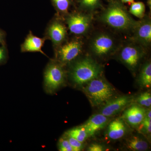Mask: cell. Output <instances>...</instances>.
I'll use <instances>...</instances> for the list:
<instances>
[{"label":"cell","mask_w":151,"mask_h":151,"mask_svg":"<svg viewBox=\"0 0 151 151\" xmlns=\"http://www.w3.org/2000/svg\"><path fill=\"white\" fill-rule=\"evenodd\" d=\"M100 21L113 29L120 31L132 30L137 21L119 3H112L101 14Z\"/></svg>","instance_id":"cell-1"},{"label":"cell","mask_w":151,"mask_h":151,"mask_svg":"<svg viewBox=\"0 0 151 151\" xmlns=\"http://www.w3.org/2000/svg\"><path fill=\"white\" fill-rule=\"evenodd\" d=\"M102 72L101 66L89 57L77 60L70 68V76L75 84L81 85L99 77Z\"/></svg>","instance_id":"cell-2"},{"label":"cell","mask_w":151,"mask_h":151,"mask_svg":"<svg viewBox=\"0 0 151 151\" xmlns=\"http://www.w3.org/2000/svg\"><path fill=\"white\" fill-rule=\"evenodd\" d=\"M83 88L84 92L92 106L104 105L112 99L115 90L113 86L104 79L94 78L87 82Z\"/></svg>","instance_id":"cell-3"},{"label":"cell","mask_w":151,"mask_h":151,"mask_svg":"<svg viewBox=\"0 0 151 151\" xmlns=\"http://www.w3.org/2000/svg\"><path fill=\"white\" fill-rule=\"evenodd\" d=\"M116 39L106 32L95 34L90 40L89 49L91 52L99 57L109 56L116 52L119 47Z\"/></svg>","instance_id":"cell-4"},{"label":"cell","mask_w":151,"mask_h":151,"mask_svg":"<svg viewBox=\"0 0 151 151\" xmlns=\"http://www.w3.org/2000/svg\"><path fill=\"white\" fill-rule=\"evenodd\" d=\"M144 47L133 41L118 48L119 59L128 68L134 71L145 54Z\"/></svg>","instance_id":"cell-5"},{"label":"cell","mask_w":151,"mask_h":151,"mask_svg":"<svg viewBox=\"0 0 151 151\" xmlns=\"http://www.w3.org/2000/svg\"><path fill=\"white\" fill-rule=\"evenodd\" d=\"M63 65L57 61H51L47 66L44 73V82L47 92L52 93L65 81V71Z\"/></svg>","instance_id":"cell-6"},{"label":"cell","mask_w":151,"mask_h":151,"mask_svg":"<svg viewBox=\"0 0 151 151\" xmlns=\"http://www.w3.org/2000/svg\"><path fill=\"white\" fill-rule=\"evenodd\" d=\"M83 43L77 39H73L64 43L55 50L57 61L62 65L73 61L80 54Z\"/></svg>","instance_id":"cell-7"},{"label":"cell","mask_w":151,"mask_h":151,"mask_svg":"<svg viewBox=\"0 0 151 151\" xmlns=\"http://www.w3.org/2000/svg\"><path fill=\"white\" fill-rule=\"evenodd\" d=\"M92 17L89 14L75 12L69 14L65 18V22L70 32L76 35H82L89 29Z\"/></svg>","instance_id":"cell-8"},{"label":"cell","mask_w":151,"mask_h":151,"mask_svg":"<svg viewBox=\"0 0 151 151\" xmlns=\"http://www.w3.org/2000/svg\"><path fill=\"white\" fill-rule=\"evenodd\" d=\"M67 29L60 19L52 20L47 27L45 37L52 41L55 50L65 42L67 37Z\"/></svg>","instance_id":"cell-9"},{"label":"cell","mask_w":151,"mask_h":151,"mask_svg":"<svg viewBox=\"0 0 151 151\" xmlns=\"http://www.w3.org/2000/svg\"><path fill=\"white\" fill-rule=\"evenodd\" d=\"M134 33L133 41L143 47L150 45L151 42V22L149 18L141 19L137 22L134 27L132 29Z\"/></svg>","instance_id":"cell-10"},{"label":"cell","mask_w":151,"mask_h":151,"mask_svg":"<svg viewBox=\"0 0 151 151\" xmlns=\"http://www.w3.org/2000/svg\"><path fill=\"white\" fill-rule=\"evenodd\" d=\"M133 100L132 96L127 95L111 99L103 105L100 113L108 117L115 116L129 105Z\"/></svg>","instance_id":"cell-11"},{"label":"cell","mask_w":151,"mask_h":151,"mask_svg":"<svg viewBox=\"0 0 151 151\" xmlns=\"http://www.w3.org/2000/svg\"><path fill=\"white\" fill-rule=\"evenodd\" d=\"M146 111L142 106L134 104L124 111L123 119L133 127H138L145 117Z\"/></svg>","instance_id":"cell-12"},{"label":"cell","mask_w":151,"mask_h":151,"mask_svg":"<svg viewBox=\"0 0 151 151\" xmlns=\"http://www.w3.org/2000/svg\"><path fill=\"white\" fill-rule=\"evenodd\" d=\"M46 40L45 37L43 38L38 37L30 31L21 45V50L22 52H39L46 55L42 50Z\"/></svg>","instance_id":"cell-13"},{"label":"cell","mask_w":151,"mask_h":151,"mask_svg":"<svg viewBox=\"0 0 151 151\" xmlns=\"http://www.w3.org/2000/svg\"><path fill=\"white\" fill-rule=\"evenodd\" d=\"M108 117L101 113L94 114L81 127L86 130L89 137H92L96 132L103 129L108 124Z\"/></svg>","instance_id":"cell-14"},{"label":"cell","mask_w":151,"mask_h":151,"mask_svg":"<svg viewBox=\"0 0 151 151\" xmlns=\"http://www.w3.org/2000/svg\"><path fill=\"white\" fill-rule=\"evenodd\" d=\"M123 118H118L111 122L107 128L108 137L116 140L124 137L127 131V127Z\"/></svg>","instance_id":"cell-15"},{"label":"cell","mask_w":151,"mask_h":151,"mask_svg":"<svg viewBox=\"0 0 151 151\" xmlns=\"http://www.w3.org/2000/svg\"><path fill=\"white\" fill-rule=\"evenodd\" d=\"M126 146L133 151H145L149 149L148 143L145 140L137 135H134L127 139Z\"/></svg>","instance_id":"cell-16"},{"label":"cell","mask_w":151,"mask_h":151,"mask_svg":"<svg viewBox=\"0 0 151 151\" xmlns=\"http://www.w3.org/2000/svg\"><path fill=\"white\" fill-rule=\"evenodd\" d=\"M139 83L144 88H150L151 86V63L149 62L145 63L141 69L139 75Z\"/></svg>","instance_id":"cell-17"},{"label":"cell","mask_w":151,"mask_h":151,"mask_svg":"<svg viewBox=\"0 0 151 151\" xmlns=\"http://www.w3.org/2000/svg\"><path fill=\"white\" fill-rule=\"evenodd\" d=\"M65 134L74 138L82 143L84 142L89 137L86 130L81 126L68 130Z\"/></svg>","instance_id":"cell-18"},{"label":"cell","mask_w":151,"mask_h":151,"mask_svg":"<svg viewBox=\"0 0 151 151\" xmlns=\"http://www.w3.org/2000/svg\"><path fill=\"white\" fill-rule=\"evenodd\" d=\"M129 12L134 16L142 19L145 17V6L142 2H133L130 7Z\"/></svg>","instance_id":"cell-19"},{"label":"cell","mask_w":151,"mask_h":151,"mask_svg":"<svg viewBox=\"0 0 151 151\" xmlns=\"http://www.w3.org/2000/svg\"><path fill=\"white\" fill-rule=\"evenodd\" d=\"M55 8L59 13L65 14L68 13L71 0H52Z\"/></svg>","instance_id":"cell-20"},{"label":"cell","mask_w":151,"mask_h":151,"mask_svg":"<svg viewBox=\"0 0 151 151\" xmlns=\"http://www.w3.org/2000/svg\"><path fill=\"white\" fill-rule=\"evenodd\" d=\"M137 104L142 107L149 108L151 105V94L150 92H143L139 95L136 99Z\"/></svg>","instance_id":"cell-21"},{"label":"cell","mask_w":151,"mask_h":151,"mask_svg":"<svg viewBox=\"0 0 151 151\" xmlns=\"http://www.w3.org/2000/svg\"><path fill=\"white\" fill-rule=\"evenodd\" d=\"M79 5L84 9L93 11L100 4V0H77Z\"/></svg>","instance_id":"cell-22"},{"label":"cell","mask_w":151,"mask_h":151,"mask_svg":"<svg viewBox=\"0 0 151 151\" xmlns=\"http://www.w3.org/2000/svg\"><path fill=\"white\" fill-rule=\"evenodd\" d=\"M138 130L145 134H150L151 132V119L145 116V119L138 127Z\"/></svg>","instance_id":"cell-23"},{"label":"cell","mask_w":151,"mask_h":151,"mask_svg":"<svg viewBox=\"0 0 151 151\" xmlns=\"http://www.w3.org/2000/svg\"><path fill=\"white\" fill-rule=\"evenodd\" d=\"M58 149L61 151H73V148L65 136L60 139L58 142Z\"/></svg>","instance_id":"cell-24"},{"label":"cell","mask_w":151,"mask_h":151,"mask_svg":"<svg viewBox=\"0 0 151 151\" xmlns=\"http://www.w3.org/2000/svg\"><path fill=\"white\" fill-rule=\"evenodd\" d=\"M65 136L67 138L70 145L73 148V151H81L84 148V146L83 145V143L81 142L76 139L71 137L70 136L65 134Z\"/></svg>","instance_id":"cell-25"},{"label":"cell","mask_w":151,"mask_h":151,"mask_svg":"<svg viewBox=\"0 0 151 151\" xmlns=\"http://www.w3.org/2000/svg\"><path fill=\"white\" fill-rule=\"evenodd\" d=\"M8 58V50L6 45H0V65L4 64Z\"/></svg>","instance_id":"cell-26"},{"label":"cell","mask_w":151,"mask_h":151,"mask_svg":"<svg viewBox=\"0 0 151 151\" xmlns=\"http://www.w3.org/2000/svg\"><path fill=\"white\" fill-rule=\"evenodd\" d=\"M87 150L89 151H103L105 150L104 146L100 144L94 143L88 147Z\"/></svg>","instance_id":"cell-27"},{"label":"cell","mask_w":151,"mask_h":151,"mask_svg":"<svg viewBox=\"0 0 151 151\" xmlns=\"http://www.w3.org/2000/svg\"><path fill=\"white\" fill-rule=\"evenodd\" d=\"M6 32L0 29V45H6Z\"/></svg>","instance_id":"cell-28"},{"label":"cell","mask_w":151,"mask_h":151,"mask_svg":"<svg viewBox=\"0 0 151 151\" xmlns=\"http://www.w3.org/2000/svg\"><path fill=\"white\" fill-rule=\"evenodd\" d=\"M123 3H132L134 2V0H121Z\"/></svg>","instance_id":"cell-29"},{"label":"cell","mask_w":151,"mask_h":151,"mask_svg":"<svg viewBox=\"0 0 151 151\" xmlns=\"http://www.w3.org/2000/svg\"><path fill=\"white\" fill-rule=\"evenodd\" d=\"M151 0H147V4L148 5L149 8H150V9L151 10Z\"/></svg>","instance_id":"cell-30"}]
</instances>
